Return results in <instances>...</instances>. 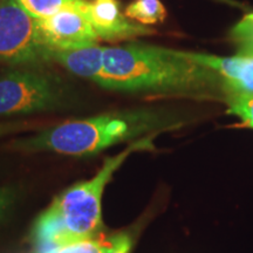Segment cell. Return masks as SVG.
<instances>
[{"label": "cell", "instance_id": "cell-1", "mask_svg": "<svg viewBox=\"0 0 253 253\" xmlns=\"http://www.w3.org/2000/svg\"><path fill=\"white\" fill-rule=\"evenodd\" d=\"M97 86L154 97H186L226 102L223 79L191 60L184 50L129 42L104 47Z\"/></svg>", "mask_w": 253, "mask_h": 253}, {"label": "cell", "instance_id": "cell-2", "mask_svg": "<svg viewBox=\"0 0 253 253\" xmlns=\"http://www.w3.org/2000/svg\"><path fill=\"white\" fill-rule=\"evenodd\" d=\"M184 123L178 115L163 109L116 110L45 126L34 134L12 140L7 148L24 154L54 153L86 157L116 144L132 143L148 136L176 130Z\"/></svg>", "mask_w": 253, "mask_h": 253}, {"label": "cell", "instance_id": "cell-3", "mask_svg": "<svg viewBox=\"0 0 253 253\" xmlns=\"http://www.w3.org/2000/svg\"><path fill=\"white\" fill-rule=\"evenodd\" d=\"M155 137L157 136L132 142L121 153L106 158L91 178L69 186L56 196L32 226L31 239L37 253H53L65 246L101 238L104 189L131 154L155 150Z\"/></svg>", "mask_w": 253, "mask_h": 253}, {"label": "cell", "instance_id": "cell-4", "mask_svg": "<svg viewBox=\"0 0 253 253\" xmlns=\"http://www.w3.org/2000/svg\"><path fill=\"white\" fill-rule=\"evenodd\" d=\"M74 102L63 79L41 66H12L0 73V118L61 112Z\"/></svg>", "mask_w": 253, "mask_h": 253}, {"label": "cell", "instance_id": "cell-5", "mask_svg": "<svg viewBox=\"0 0 253 253\" xmlns=\"http://www.w3.org/2000/svg\"><path fill=\"white\" fill-rule=\"evenodd\" d=\"M0 62L9 66H42L50 62L36 18L17 0H0Z\"/></svg>", "mask_w": 253, "mask_h": 253}, {"label": "cell", "instance_id": "cell-6", "mask_svg": "<svg viewBox=\"0 0 253 253\" xmlns=\"http://www.w3.org/2000/svg\"><path fill=\"white\" fill-rule=\"evenodd\" d=\"M43 40L50 49H69L97 43L99 36L86 12L67 8L49 18L37 19Z\"/></svg>", "mask_w": 253, "mask_h": 253}, {"label": "cell", "instance_id": "cell-7", "mask_svg": "<svg viewBox=\"0 0 253 253\" xmlns=\"http://www.w3.org/2000/svg\"><path fill=\"white\" fill-rule=\"evenodd\" d=\"M88 19L100 39L116 41L153 36L156 31L145 25L131 21L122 13L119 0H89Z\"/></svg>", "mask_w": 253, "mask_h": 253}, {"label": "cell", "instance_id": "cell-8", "mask_svg": "<svg viewBox=\"0 0 253 253\" xmlns=\"http://www.w3.org/2000/svg\"><path fill=\"white\" fill-rule=\"evenodd\" d=\"M191 60L216 71L223 79L226 102L235 97H253V56H217L186 52Z\"/></svg>", "mask_w": 253, "mask_h": 253}, {"label": "cell", "instance_id": "cell-9", "mask_svg": "<svg viewBox=\"0 0 253 253\" xmlns=\"http://www.w3.org/2000/svg\"><path fill=\"white\" fill-rule=\"evenodd\" d=\"M103 52L104 47L97 43L69 49H50V62L59 63L72 74L96 84L103 72Z\"/></svg>", "mask_w": 253, "mask_h": 253}, {"label": "cell", "instance_id": "cell-10", "mask_svg": "<svg viewBox=\"0 0 253 253\" xmlns=\"http://www.w3.org/2000/svg\"><path fill=\"white\" fill-rule=\"evenodd\" d=\"M28 14L36 19H45L67 8H74L88 14L89 0H17Z\"/></svg>", "mask_w": 253, "mask_h": 253}, {"label": "cell", "instance_id": "cell-11", "mask_svg": "<svg viewBox=\"0 0 253 253\" xmlns=\"http://www.w3.org/2000/svg\"><path fill=\"white\" fill-rule=\"evenodd\" d=\"M125 15L147 26L163 23L167 9L161 0H134L125 8Z\"/></svg>", "mask_w": 253, "mask_h": 253}, {"label": "cell", "instance_id": "cell-12", "mask_svg": "<svg viewBox=\"0 0 253 253\" xmlns=\"http://www.w3.org/2000/svg\"><path fill=\"white\" fill-rule=\"evenodd\" d=\"M237 54L253 56V12L246 14L231 31Z\"/></svg>", "mask_w": 253, "mask_h": 253}, {"label": "cell", "instance_id": "cell-13", "mask_svg": "<svg viewBox=\"0 0 253 253\" xmlns=\"http://www.w3.org/2000/svg\"><path fill=\"white\" fill-rule=\"evenodd\" d=\"M226 103L227 112L239 118L243 126L253 129V97H235Z\"/></svg>", "mask_w": 253, "mask_h": 253}, {"label": "cell", "instance_id": "cell-14", "mask_svg": "<svg viewBox=\"0 0 253 253\" xmlns=\"http://www.w3.org/2000/svg\"><path fill=\"white\" fill-rule=\"evenodd\" d=\"M132 238L128 233H118L103 239L102 253H130L132 249Z\"/></svg>", "mask_w": 253, "mask_h": 253}, {"label": "cell", "instance_id": "cell-15", "mask_svg": "<svg viewBox=\"0 0 253 253\" xmlns=\"http://www.w3.org/2000/svg\"><path fill=\"white\" fill-rule=\"evenodd\" d=\"M39 125L36 122L31 121H9V122H0V138L6 137V136L19 134V132L39 130Z\"/></svg>", "mask_w": 253, "mask_h": 253}, {"label": "cell", "instance_id": "cell-16", "mask_svg": "<svg viewBox=\"0 0 253 253\" xmlns=\"http://www.w3.org/2000/svg\"><path fill=\"white\" fill-rule=\"evenodd\" d=\"M17 194L12 186H0V223L7 216L12 207L15 203Z\"/></svg>", "mask_w": 253, "mask_h": 253}, {"label": "cell", "instance_id": "cell-17", "mask_svg": "<svg viewBox=\"0 0 253 253\" xmlns=\"http://www.w3.org/2000/svg\"><path fill=\"white\" fill-rule=\"evenodd\" d=\"M214 1H218V2H221V4L229 5V6H231V7L246 9L244 4H242V2H239V1H236V0H214Z\"/></svg>", "mask_w": 253, "mask_h": 253}]
</instances>
